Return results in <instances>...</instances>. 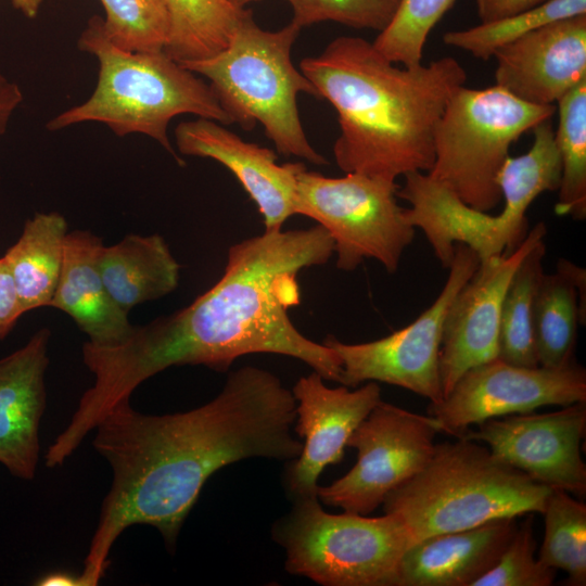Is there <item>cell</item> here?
<instances>
[{
	"label": "cell",
	"instance_id": "277c9868",
	"mask_svg": "<svg viewBox=\"0 0 586 586\" xmlns=\"http://www.w3.org/2000/svg\"><path fill=\"white\" fill-rule=\"evenodd\" d=\"M79 50L95 56L99 64L93 93L47 124L50 131L87 122L107 126L116 136L142 133L156 140L176 162L183 165L167 136L169 122L181 114L233 124L209 84L167 55L129 51L113 44L103 18L92 16L78 38Z\"/></svg>",
	"mask_w": 586,
	"mask_h": 586
},
{
	"label": "cell",
	"instance_id": "d590c367",
	"mask_svg": "<svg viewBox=\"0 0 586 586\" xmlns=\"http://www.w3.org/2000/svg\"><path fill=\"white\" fill-rule=\"evenodd\" d=\"M22 102L23 92L20 86L0 73V138Z\"/></svg>",
	"mask_w": 586,
	"mask_h": 586
},
{
	"label": "cell",
	"instance_id": "6da1fadb",
	"mask_svg": "<svg viewBox=\"0 0 586 586\" xmlns=\"http://www.w3.org/2000/svg\"><path fill=\"white\" fill-rule=\"evenodd\" d=\"M296 400L272 372L252 366L231 372L208 403L169 415H146L129 399L97 424L94 449L113 480L79 575L95 586L110 552L129 526L155 527L174 548L205 482L216 471L247 458L292 461L302 450L293 435Z\"/></svg>",
	"mask_w": 586,
	"mask_h": 586
},
{
	"label": "cell",
	"instance_id": "83f0119b",
	"mask_svg": "<svg viewBox=\"0 0 586 586\" xmlns=\"http://www.w3.org/2000/svg\"><path fill=\"white\" fill-rule=\"evenodd\" d=\"M545 533L538 560L568 574L566 584L586 585V505L564 489L551 488L545 504Z\"/></svg>",
	"mask_w": 586,
	"mask_h": 586
},
{
	"label": "cell",
	"instance_id": "9a60e30c",
	"mask_svg": "<svg viewBox=\"0 0 586 586\" xmlns=\"http://www.w3.org/2000/svg\"><path fill=\"white\" fill-rule=\"evenodd\" d=\"M547 234L544 222L528 230L517 250L480 264L455 296L440 349L443 398L469 369L498 357L502 301L525 254Z\"/></svg>",
	"mask_w": 586,
	"mask_h": 586
},
{
	"label": "cell",
	"instance_id": "d6986e66",
	"mask_svg": "<svg viewBox=\"0 0 586 586\" xmlns=\"http://www.w3.org/2000/svg\"><path fill=\"white\" fill-rule=\"evenodd\" d=\"M50 337V330L41 328L0 359V463L26 481L34 479L39 461Z\"/></svg>",
	"mask_w": 586,
	"mask_h": 586
},
{
	"label": "cell",
	"instance_id": "3957f363",
	"mask_svg": "<svg viewBox=\"0 0 586 586\" xmlns=\"http://www.w3.org/2000/svg\"><path fill=\"white\" fill-rule=\"evenodd\" d=\"M372 42L342 36L300 71L335 110L340 136L333 146L345 173L395 181L434 163V133L467 73L451 56L396 66Z\"/></svg>",
	"mask_w": 586,
	"mask_h": 586
},
{
	"label": "cell",
	"instance_id": "f35d334b",
	"mask_svg": "<svg viewBox=\"0 0 586 586\" xmlns=\"http://www.w3.org/2000/svg\"><path fill=\"white\" fill-rule=\"evenodd\" d=\"M231 3L239 8H243L245 4L257 0H229Z\"/></svg>",
	"mask_w": 586,
	"mask_h": 586
},
{
	"label": "cell",
	"instance_id": "4dcf8cb0",
	"mask_svg": "<svg viewBox=\"0 0 586 586\" xmlns=\"http://www.w3.org/2000/svg\"><path fill=\"white\" fill-rule=\"evenodd\" d=\"M455 0H402L391 23L372 42L387 60L403 66L420 64L429 34Z\"/></svg>",
	"mask_w": 586,
	"mask_h": 586
},
{
	"label": "cell",
	"instance_id": "74e56055",
	"mask_svg": "<svg viewBox=\"0 0 586 586\" xmlns=\"http://www.w3.org/2000/svg\"><path fill=\"white\" fill-rule=\"evenodd\" d=\"M11 2L26 17L34 18L39 13L42 0H11Z\"/></svg>",
	"mask_w": 586,
	"mask_h": 586
},
{
	"label": "cell",
	"instance_id": "1f68e13d",
	"mask_svg": "<svg viewBox=\"0 0 586 586\" xmlns=\"http://www.w3.org/2000/svg\"><path fill=\"white\" fill-rule=\"evenodd\" d=\"M534 513L518 525L508 546L495 565L477 578L473 586H550L557 570L535 558Z\"/></svg>",
	"mask_w": 586,
	"mask_h": 586
},
{
	"label": "cell",
	"instance_id": "e0dca14e",
	"mask_svg": "<svg viewBox=\"0 0 586 586\" xmlns=\"http://www.w3.org/2000/svg\"><path fill=\"white\" fill-rule=\"evenodd\" d=\"M493 58L496 86L527 103L555 105L586 79V14L544 25Z\"/></svg>",
	"mask_w": 586,
	"mask_h": 586
},
{
	"label": "cell",
	"instance_id": "8fae6325",
	"mask_svg": "<svg viewBox=\"0 0 586 586\" xmlns=\"http://www.w3.org/2000/svg\"><path fill=\"white\" fill-rule=\"evenodd\" d=\"M437 422L381 400L347 441L357 450L354 467L327 486H318L320 502L367 515L395 488L419 473L435 450Z\"/></svg>",
	"mask_w": 586,
	"mask_h": 586
},
{
	"label": "cell",
	"instance_id": "8992f818",
	"mask_svg": "<svg viewBox=\"0 0 586 586\" xmlns=\"http://www.w3.org/2000/svg\"><path fill=\"white\" fill-rule=\"evenodd\" d=\"M301 29L292 21L279 30H265L250 11L225 49L180 64L208 79L233 123L250 130L258 122L280 154L326 165L327 160L309 143L297 110L300 93L319 99L315 86L291 60Z\"/></svg>",
	"mask_w": 586,
	"mask_h": 586
},
{
	"label": "cell",
	"instance_id": "7a4b0ae2",
	"mask_svg": "<svg viewBox=\"0 0 586 586\" xmlns=\"http://www.w3.org/2000/svg\"><path fill=\"white\" fill-rule=\"evenodd\" d=\"M333 240L321 226L265 230L228 251L220 279L190 305L133 327L114 345L86 342L82 361L94 375L76 411L95 425L116 404L130 399L145 380L173 367L202 365L226 371L239 357L278 354L296 358L323 380L342 382L332 348L302 334L289 309L300 304L297 275L326 264Z\"/></svg>",
	"mask_w": 586,
	"mask_h": 586
},
{
	"label": "cell",
	"instance_id": "2e32d148",
	"mask_svg": "<svg viewBox=\"0 0 586 586\" xmlns=\"http://www.w3.org/2000/svg\"><path fill=\"white\" fill-rule=\"evenodd\" d=\"M294 431L304 438L302 450L285 474V486L293 500L317 497L318 479L326 467L343 459L347 441L360 422L382 400L378 382L349 391L329 387L313 370L295 383Z\"/></svg>",
	"mask_w": 586,
	"mask_h": 586
},
{
	"label": "cell",
	"instance_id": "f1b7e54d",
	"mask_svg": "<svg viewBox=\"0 0 586 586\" xmlns=\"http://www.w3.org/2000/svg\"><path fill=\"white\" fill-rule=\"evenodd\" d=\"M586 14V0H548L530 10L476 26L447 31L443 41L481 60L551 22Z\"/></svg>",
	"mask_w": 586,
	"mask_h": 586
},
{
	"label": "cell",
	"instance_id": "7402d4cb",
	"mask_svg": "<svg viewBox=\"0 0 586 586\" xmlns=\"http://www.w3.org/2000/svg\"><path fill=\"white\" fill-rule=\"evenodd\" d=\"M100 270L111 296L126 313L171 293L180 278V265L157 233H130L103 246Z\"/></svg>",
	"mask_w": 586,
	"mask_h": 586
},
{
	"label": "cell",
	"instance_id": "ffe728a7",
	"mask_svg": "<svg viewBox=\"0 0 586 586\" xmlns=\"http://www.w3.org/2000/svg\"><path fill=\"white\" fill-rule=\"evenodd\" d=\"M517 518L426 537L400 559L394 586H473L492 569L517 531Z\"/></svg>",
	"mask_w": 586,
	"mask_h": 586
},
{
	"label": "cell",
	"instance_id": "8d00e7d4",
	"mask_svg": "<svg viewBox=\"0 0 586 586\" xmlns=\"http://www.w3.org/2000/svg\"><path fill=\"white\" fill-rule=\"evenodd\" d=\"M40 586H81L78 576L68 573L58 572L43 576L36 583Z\"/></svg>",
	"mask_w": 586,
	"mask_h": 586
},
{
	"label": "cell",
	"instance_id": "f546056e",
	"mask_svg": "<svg viewBox=\"0 0 586 586\" xmlns=\"http://www.w3.org/2000/svg\"><path fill=\"white\" fill-rule=\"evenodd\" d=\"M100 1L104 33L113 44L139 52L164 50L169 28L164 0Z\"/></svg>",
	"mask_w": 586,
	"mask_h": 586
},
{
	"label": "cell",
	"instance_id": "ba28073f",
	"mask_svg": "<svg viewBox=\"0 0 586 586\" xmlns=\"http://www.w3.org/2000/svg\"><path fill=\"white\" fill-rule=\"evenodd\" d=\"M555 105H536L505 89L457 88L434 133V163L428 175L469 206L489 212L501 202L499 173L510 146L540 122Z\"/></svg>",
	"mask_w": 586,
	"mask_h": 586
},
{
	"label": "cell",
	"instance_id": "d6a6232c",
	"mask_svg": "<svg viewBox=\"0 0 586 586\" xmlns=\"http://www.w3.org/2000/svg\"><path fill=\"white\" fill-rule=\"evenodd\" d=\"M293 22L302 28L335 22L354 28L382 31L393 20L402 0H286Z\"/></svg>",
	"mask_w": 586,
	"mask_h": 586
},
{
	"label": "cell",
	"instance_id": "7c38bea8",
	"mask_svg": "<svg viewBox=\"0 0 586 586\" xmlns=\"http://www.w3.org/2000/svg\"><path fill=\"white\" fill-rule=\"evenodd\" d=\"M586 402V370L575 361L560 368L524 367L498 357L467 370L428 415L441 433L459 437L470 425L543 406Z\"/></svg>",
	"mask_w": 586,
	"mask_h": 586
},
{
	"label": "cell",
	"instance_id": "9c48e42d",
	"mask_svg": "<svg viewBox=\"0 0 586 586\" xmlns=\"http://www.w3.org/2000/svg\"><path fill=\"white\" fill-rule=\"evenodd\" d=\"M397 189L395 181L358 173L326 177L304 166L296 176V215L329 232L339 269L352 271L365 259H375L394 273L415 238L397 203Z\"/></svg>",
	"mask_w": 586,
	"mask_h": 586
},
{
	"label": "cell",
	"instance_id": "cb8c5ba5",
	"mask_svg": "<svg viewBox=\"0 0 586 586\" xmlns=\"http://www.w3.org/2000/svg\"><path fill=\"white\" fill-rule=\"evenodd\" d=\"M67 233L66 219L60 213H37L26 220L21 235L4 253L23 314L50 306Z\"/></svg>",
	"mask_w": 586,
	"mask_h": 586
},
{
	"label": "cell",
	"instance_id": "52a82bcc",
	"mask_svg": "<svg viewBox=\"0 0 586 586\" xmlns=\"http://www.w3.org/2000/svg\"><path fill=\"white\" fill-rule=\"evenodd\" d=\"M272 536L285 550L289 573L324 586H394L400 559L415 544L395 513L332 514L318 497L295 499Z\"/></svg>",
	"mask_w": 586,
	"mask_h": 586
},
{
	"label": "cell",
	"instance_id": "d4e9b609",
	"mask_svg": "<svg viewBox=\"0 0 586 586\" xmlns=\"http://www.w3.org/2000/svg\"><path fill=\"white\" fill-rule=\"evenodd\" d=\"M168 37L164 52L179 63L201 60L225 49L250 10L229 0H164Z\"/></svg>",
	"mask_w": 586,
	"mask_h": 586
},
{
	"label": "cell",
	"instance_id": "44dd1931",
	"mask_svg": "<svg viewBox=\"0 0 586 586\" xmlns=\"http://www.w3.org/2000/svg\"><path fill=\"white\" fill-rule=\"evenodd\" d=\"M104 244L90 231L67 233L58 285L50 307L67 314L91 344L107 346L126 340L133 326L111 296L100 270Z\"/></svg>",
	"mask_w": 586,
	"mask_h": 586
},
{
	"label": "cell",
	"instance_id": "5b68a950",
	"mask_svg": "<svg viewBox=\"0 0 586 586\" xmlns=\"http://www.w3.org/2000/svg\"><path fill=\"white\" fill-rule=\"evenodd\" d=\"M550 491L488 447L458 437L436 444L426 466L392 491L383 507L404 521L417 543L497 519L543 513Z\"/></svg>",
	"mask_w": 586,
	"mask_h": 586
},
{
	"label": "cell",
	"instance_id": "4fadbf2b",
	"mask_svg": "<svg viewBox=\"0 0 586 586\" xmlns=\"http://www.w3.org/2000/svg\"><path fill=\"white\" fill-rule=\"evenodd\" d=\"M585 431L586 402H579L551 412L489 419L459 437L486 444L495 456L535 482L582 499L586 495L581 450Z\"/></svg>",
	"mask_w": 586,
	"mask_h": 586
},
{
	"label": "cell",
	"instance_id": "30bf717a",
	"mask_svg": "<svg viewBox=\"0 0 586 586\" xmlns=\"http://www.w3.org/2000/svg\"><path fill=\"white\" fill-rule=\"evenodd\" d=\"M479 266L475 252L456 243L444 288L411 323L365 343H343L328 335L323 344L332 348L341 361V384L356 387L361 382H383L411 391L430 403L441 402L440 349L444 323L455 296Z\"/></svg>",
	"mask_w": 586,
	"mask_h": 586
},
{
	"label": "cell",
	"instance_id": "e575fe53",
	"mask_svg": "<svg viewBox=\"0 0 586 586\" xmlns=\"http://www.w3.org/2000/svg\"><path fill=\"white\" fill-rule=\"evenodd\" d=\"M548 0H475L481 23L500 20L532 8Z\"/></svg>",
	"mask_w": 586,
	"mask_h": 586
},
{
	"label": "cell",
	"instance_id": "ac0fdd59",
	"mask_svg": "<svg viewBox=\"0 0 586 586\" xmlns=\"http://www.w3.org/2000/svg\"><path fill=\"white\" fill-rule=\"evenodd\" d=\"M179 153L207 157L226 166L256 204L265 230H280L296 215V176L301 162L277 163V154L244 141L225 125L201 118L186 120L175 128Z\"/></svg>",
	"mask_w": 586,
	"mask_h": 586
},
{
	"label": "cell",
	"instance_id": "5bb4252c",
	"mask_svg": "<svg viewBox=\"0 0 586 586\" xmlns=\"http://www.w3.org/2000/svg\"><path fill=\"white\" fill-rule=\"evenodd\" d=\"M404 178L396 195L410 205L406 218L423 232L444 269L451 264L456 243L473 250L483 264L517 250L528 232L527 209L519 204L504 201V209L494 216L469 206L426 173Z\"/></svg>",
	"mask_w": 586,
	"mask_h": 586
},
{
	"label": "cell",
	"instance_id": "836d02e7",
	"mask_svg": "<svg viewBox=\"0 0 586 586\" xmlns=\"http://www.w3.org/2000/svg\"><path fill=\"white\" fill-rule=\"evenodd\" d=\"M23 315L15 282L4 257H0V341L4 340Z\"/></svg>",
	"mask_w": 586,
	"mask_h": 586
},
{
	"label": "cell",
	"instance_id": "4316f807",
	"mask_svg": "<svg viewBox=\"0 0 586 586\" xmlns=\"http://www.w3.org/2000/svg\"><path fill=\"white\" fill-rule=\"evenodd\" d=\"M559 124L555 130L561 160L559 200L555 212L576 220L586 217V79L558 102Z\"/></svg>",
	"mask_w": 586,
	"mask_h": 586
},
{
	"label": "cell",
	"instance_id": "484cf974",
	"mask_svg": "<svg viewBox=\"0 0 586 586\" xmlns=\"http://www.w3.org/2000/svg\"><path fill=\"white\" fill-rule=\"evenodd\" d=\"M544 240L522 258L507 288L500 313L498 358L517 366L537 367L534 304L544 275Z\"/></svg>",
	"mask_w": 586,
	"mask_h": 586
},
{
	"label": "cell",
	"instance_id": "603a6c76",
	"mask_svg": "<svg viewBox=\"0 0 586 586\" xmlns=\"http://www.w3.org/2000/svg\"><path fill=\"white\" fill-rule=\"evenodd\" d=\"M586 321V271L560 258L556 272L544 273L534 304L538 365L560 368L574 362L577 324Z\"/></svg>",
	"mask_w": 586,
	"mask_h": 586
}]
</instances>
